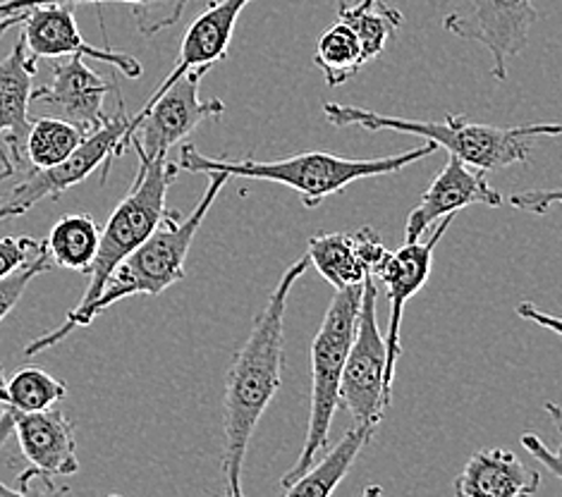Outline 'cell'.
Masks as SVG:
<instances>
[{
  "instance_id": "1",
  "label": "cell",
  "mask_w": 562,
  "mask_h": 497,
  "mask_svg": "<svg viewBox=\"0 0 562 497\" xmlns=\"http://www.w3.org/2000/svg\"><path fill=\"white\" fill-rule=\"evenodd\" d=\"M310 257L294 261L278 280L269 302L254 318L249 338L237 349L225 375L223 395V497H245L243 472L249 442L283 385L285 364V312L290 292L306 271Z\"/></svg>"
},
{
  "instance_id": "2",
  "label": "cell",
  "mask_w": 562,
  "mask_h": 497,
  "mask_svg": "<svg viewBox=\"0 0 562 497\" xmlns=\"http://www.w3.org/2000/svg\"><path fill=\"white\" fill-rule=\"evenodd\" d=\"M227 180H231V174L211 172L206 192L199 199V204L190 216L182 218L180 213L168 211L166 218L156 227V233L146 241H142V245L115 268L99 297L87 308H82V312H70L65 316L63 326L53 328L50 332L26 344L24 354L34 357L38 352H46L50 347H56L58 342L68 338L75 328L91 326L93 318L109 312V308L115 306L120 300L137 297V294L156 297V294L182 282L187 253H190L199 227H202L211 206L216 204V199Z\"/></svg>"
},
{
  "instance_id": "3",
  "label": "cell",
  "mask_w": 562,
  "mask_h": 497,
  "mask_svg": "<svg viewBox=\"0 0 562 497\" xmlns=\"http://www.w3.org/2000/svg\"><path fill=\"white\" fill-rule=\"evenodd\" d=\"M326 123L333 127H361L369 132H403L422 137L446 149L450 156L476 170H503L515 163H527L533 142L543 137H562L558 123H531L515 127H495L472 123L464 115L450 113L446 120H407L397 115H383L359 105L324 103Z\"/></svg>"
},
{
  "instance_id": "4",
  "label": "cell",
  "mask_w": 562,
  "mask_h": 497,
  "mask_svg": "<svg viewBox=\"0 0 562 497\" xmlns=\"http://www.w3.org/2000/svg\"><path fill=\"white\" fill-rule=\"evenodd\" d=\"M436 149V144L426 142L424 146H417V149L407 154L383 158H342L330 151H304L280 160H218L199 154L194 144H182L178 168L187 172H225L231 178L283 184L302 196V204L306 208H318L328 196L342 194L350 184L405 170L407 166L417 163V160L431 156Z\"/></svg>"
},
{
  "instance_id": "5",
  "label": "cell",
  "mask_w": 562,
  "mask_h": 497,
  "mask_svg": "<svg viewBox=\"0 0 562 497\" xmlns=\"http://www.w3.org/2000/svg\"><path fill=\"white\" fill-rule=\"evenodd\" d=\"M364 294V282L336 290V297L328 304L326 316L321 320L316 338L312 342V411L310 426H306L304 448L297 462L283 476V486L288 488L310 468L318 452L328 448L333 416L340 407V383L347 364V354L357 332V318Z\"/></svg>"
},
{
  "instance_id": "6",
  "label": "cell",
  "mask_w": 562,
  "mask_h": 497,
  "mask_svg": "<svg viewBox=\"0 0 562 497\" xmlns=\"http://www.w3.org/2000/svg\"><path fill=\"white\" fill-rule=\"evenodd\" d=\"M178 163H172L170 158H146L139 154L135 184L111 213L109 223L101 227L99 251L89 271V287L72 312H82L97 300L115 268L156 233V227L168 213L166 196L170 184L178 180Z\"/></svg>"
},
{
  "instance_id": "7",
  "label": "cell",
  "mask_w": 562,
  "mask_h": 497,
  "mask_svg": "<svg viewBox=\"0 0 562 497\" xmlns=\"http://www.w3.org/2000/svg\"><path fill=\"white\" fill-rule=\"evenodd\" d=\"M206 70H192L172 82L164 93L144 103V109L132 115L130 129L113 151V160L127 149H135L146 158H168L172 146L206 123L218 120L225 113L221 99L202 101L199 99V84Z\"/></svg>"
},
{
  "instance_id": "8",
  "label": "cell",
  "mask_w": 562,
  "mask_h": 497,
  "mask_svg": "<svg viewBox=\"0 0 562 497\" xmlns=\"http://www.w3.org/2000/svg\"><path fill=\"white\" fill-rule=\"evenodd\" d=\"M376 297V278L369 275L364 280L357 332L340 383V407L350 411L355 426L364 428H379L393 399V387L385 383L387 349L379 326Z\"/></svg>"
},
{
  "instance_id": "9",
  "label": "cell",
  "mask_w": 562,
  "mask_h": 497,
  "mask_svg": "<svg viewBox=\"0 0 562 497\" xmlns=\"http://www.w3.org/2000/svg\"><path fill=\"white\" fill-rule=\"evenodd\" d=\"M130 123L132 115H127L125 103L120 99L117 113L109 117V123L101 129L89 134L82 146H79L65 163L56 168H34L15 190H12L8 199L0 201V223L24 216L26 211L42 204L46 199H58L63 192L82 184L89 174L97 172L99 166H103V180L109 178V170L113 166V151L120 139L127 134Z\"/></svg>"
},
{
  "instance_id": "10",
  "label": "cell",
  "mask_w": 562,
  "mask_h": 497,
  "mask_svg": "<svg viewBox=\"0 0 562 497\" xmlns=\"http://www.w3.org/2000/svg\"><path fill=\"white\" fill-rule=\"evenodd\" d=\"M539 20L531 0H460L446 15L443 30L462 42L484 46L491 53V75L503 82L507 65L527 48Z\"/></svg>"
},
{
  "instance_id": "11",
  "label": "cell",
  "mask_w": 562,
  "mask_h": 497,
  "mask_svg": "<svg viewBox=\"0 0 562 497\" xmlns=\"http://www.w3.org/2000/svg\"><path fill=\"white\" fill-rule=\"evenodd\" d=\"M452 225V218L438 221L431 237L426 241H405L403 247L395 251H387L385 261L373 278H376L385 294L387 302H391V324H387V338H385V349H387V371H385V383L387 387H393L395 379V366L397 359L403 354V344H400V328H403V314H405V304L414 297V294L422 292L424 285L431 278V266H434V253L438 241L443 239L448 233V227Z\"/></svg>"
},
{
  "instance_id": "12",
  "label": "cell",
  "mask_w": 562,
  "mask_h": 497,
  "mask_svg": "<svg viewBox=\"0 0 562 497\" xmlns=\"http://www.w3.org/2000/svg\"><path fill=\"white\" fill-rule=\"evenodd\" d=\"M22 42L34 58H63L82 56L113 65L117 72L127 79L142 77V63L130 53L113 50L111 46H91L82 32L77 30L75 5H36L24 10L22 20Z\"/></svg>"
},
{
  "instance_id": "13",
  "label": "cell",
  "mask_w": 562,
  "mask_h": 497,
  "mask_svg": "<svg viewBox=\"0 0 562 497\" xmlns=\"http://www.w3.org/2000/svg\"><path fill=\"white\" fill-rule=\"evenodd\" d=\"M115 87L103 75L89 70L82 56H70L68 63L53 65V82L34 89L32 105H42L50 117L65 120L89 137L109 123L103 101Z\"/></svg>"
},
{
  "instance_id": "14",
  "label": "cell",
  "mask_w": 562,
  "mask_h": 497,
  "mask_svg": "<svg viewBox=\"0 0 562 497\" xmlns=\"http://www.w3.org/2000/svg\"><path fill=\"white\" fill-rule=\"evenodd\" d=\"M484 204L501 208L505 204L503 194L486 180L484 170L462 163L460 158L450 156L446 168L428 184L419 204L412 208L405 223V241H419L431 225L443 218H454L467 206Z\"/></svg>"
},
{
  "instance_id": "15",
  "label": "cell",
  "mask_w": 562,
  "mask_h": 497,
  "mask_svg": "<svg viewBox=\"0 0 562 497\" xmlns=\"http://www.w3.org/2000/svg\"><path fill=\"white\" fill-rule=\"evenodd\" d=\"M249 3L251 0H213V3H209L202 15H196V20L187 26L176 67L160 82V87L151 91L149 99H156L158 93H164L182 75L192 70L209 72L213 65L225 60L227 50H231L237 20Z\"/></svg>"
},
{
  "instance_id": "16",
  "label": "cell",
  "mask_w": 562,
  "mask_h": 497,
  "mask_svg": "<svg viewBox=\"0 0 562 497\" xmlns=\"http://www.w3.org/2000/svg\"><path fill=\"white\" fill-rule=\"evenodd\" d=\"M12 409V407H10ZM12 431L18 436L24 460L36 472L53 478L75 476L79 472L75 426L60 409L15 411Z\"/></svg>"
},
{
  "instance_id": "17",
  "label": "cell",
  "mask_w": 562,
  "mask_h": 497,
  "mask_svg": "<svg viewBox=\"0 0 562 497\" xmlns=\"http://www.w3.org/2000/svg\"><path fill=\"white\" fill-rule=\"evenodd\" d=\"M539 488L541 474L501 448L472 454L454 478L458 497H533Z\"/></svg>"
},
{
  "instance_id": "18",
  "label": "cell",
  "mask_w": 562,
  "mask_h": 497,
  "mask_svg": "<svg viewBox=\"0 0 562 497\" xmlns=\"http://www.w3.org/2000/svg\"><path fill=\"white\" fill-rule=\"evenodd\" d=\"M34 75L36 58L30 56L20 36V42H15L8 56L0 60V137L8 134L10 154H15L18 160L24 151L26 134L32 129L30 105Z\"/></svg>"
},
{
  "instance_id": "19",
  "label": "cell",
  "mask_w": 562,
  "mask_h": 497,
  "mask_svg": "<svg viewBox=\"0 0 562 497\" xmlns=\"http://www.w3.org/2000/svg\"><path fill=\"white\" fill-rule=\"evenodd\" d=\"M376 433V428L352 426L321 462H314L306 472L285 488V497H330L342 478L350 474L359 452Z\"/></svg>"
},
{
  "instance_id": "20",
  "label": "cell",
  "mask_w": 562,
  "mask_h": 497,
  "mask_svg": "<svg viewBox=\"0 0 562 497\" xmlns=\"http://www.w3.org/2000/svg\"><path fill=\"white\" fill-rule=\"evenodd\" d=\"M306 257L330 287L342 290L347 285H359L369 278V271L359 259L355 233H326L310 239Z\"/></svg>"
},
{
  "instance_id": "21",
  "label": "cell",
  "mask_w": 562,
  "mask_h": 497,
  "mask_svg": "<svg viewBox=\"0 0 562 497\" xmlns=\"http://www.w3.org/2000/svg\"><path fill=\"white\" fill-rule=\"evenodd\" d=\"M99 239L101 227L93 223V218L87 213H72V216H65L53 225L46 247L53 263L89 275L99 251Z\"/></svg>"
},
{
  "instance_id": "22",
  "label": "cell",
  "mask_w": 562,
  "mask_h": 497,
  "mask_svg": "<svg viewBox=\"0 0 562 497\" xmlns=\"http://www.w3.org/2000/svg\"><path fill=\"white\" fill-rule=\"evenodd\" d=\"M89 5V3H125L135 8V18L139 32L151 36L164 30V26L176 24L187 8V0H0V20L8 15H20V12L36 5Z\"/></svg>"
},
{
  "instance_id": "23",
  "label": "cell",
  "mask_w": 562,
  "mask_h": 497,
  "mask_svg": "<svg viewBox=\"0 0 562 497\" xmlns=\"http://www.w3.org/2000/svg\"><path fill=\"white\" fill-rule=\"evenodd\" d=\"M314 63L324 72L328 87H340L347 79L355 77L367 63L364 56H361L359 36L352 26L338 22L321 34Z\"/></svg>"
},
{
  "instance_id": "24",
  "label": "cell",
  "mask_w": 562,
  "mask_h": 497,
  "mask_svg": "<svg viewBox=\"0 0 562 497\" xmlns=\"http://www.w3.org/2000/svg\"><path fill=\"white\" fill-rule=\"evenodd\" d=\"M87 137L60 117H42L32 123L24 142V156L34 168H56L65 163Z\"/></svg>"
},
{
  "instance_id": "25",
  "label": "cell",
  "mask_w": 562,
  "mask_h": 497,
  "mask_svg": "<svg viewBox=\"0 0 562 497\" xmlns=\"http://www.w3.org/2000/svg\"><path fill=\"white\" fill-rule=\"evenodd\" d=\"M338 22L352 26L355 34L359 36L364 63H371L385 50L387 38L403 26V12L395 8H387L385 3H381V0L376 5L364 8V10L355 8L352 3H340Z\"/></svg>"
},
{
  "instance_id": "26",
  "label": "cell",
  "mask_w": 562,
  "mask_h": 497,
  "mask_svg": "<svg viewBox=\"0 0 562 497\" xmlns=\"http://www.w3.org/2000/svg\"><path fill=\"white\" fill-rule=\"evenodd\" d=\"M5 407L15 411H44L68 397V385L42 369H22L5 383Z\"/></svg>"
},
{
  "instance_id": "27",
  "label": "cell",
  "mask_w": 562,
  "mask_h": 497,
  "mask_svg": "<svg viewBox=\"0 0 562 497\" xmlns=\"http://www.w3.org/2000/svg\"><path fill=\"white\" fill-rule=\"evenodd\" d=\"M50 266H53V261H50V253H48V247L44 241L42 249L34 253L30 263H24L20 271L0 280V324H3L5 316L20 304L22 294L26 292V287H30V282L38 275L48 273Z\"/></svg>"
},
{
  "instance_id": "28",
  "label": "cell",
  "mask_w": 562,
  "mask_h": 497,
  "mask_svg": "<svg viewBox=\"0 0 562 497\" xmlns=\"http://www.w3.org/2000/svg\"><path fill=\"white\" fill-rule=\"evenodd\" d=\"M44 241L34 237H0V280L12 275L24 263H30Z\"/></svg>"
},
{
  "instance_id": "29",
  "label": "cell",
  "mask_w": 562,
  "mask_h": 497,
  "mask_svg": "<svg viewBox=\"0 0 562 497\" xmlns=\"http://www.w3.org/2000/svg\"><path fill=\"white\" fill-rule=\"evenodd\" d=\"M68 493V488H58L53 483V476L36 472L34 466L20 474V488H10L0 481V497H60Z\"/></svg>"
},
{
  "instance_id": "30",
  "label": "cell",
  "mask_w": 562,
  "mask_h": 497,
  "mask_svg": "<svg viewBox=\"0 0 562 497\" xmlns=\"http://www.w3.org/2000/svg\"><path fill=\"white\" fill-rule=\"evenodd\" d=\"M507 204L517 211H527V213H543L553 211L555 206H562V190H527V192H517Z\"/></svg>"
},
{
  "instance_id": "31",
  "label": "cell",
  "mask_w": 562,
  "mask_h": 497,
  "mask_svg": "<svg viewBox=\"0 0 562 497\" xmlns=\"http://www.w3.org/2000/svg\"><path fill=\"white\" fill-rule=\"evenodd\" d=\"M355 239H357L361 263H364L369 275H373L387 257V249L383 245V239L379 237L376 230H373V227H359V230L355 233Z\"/></svg>"
},
{
  "instance_id": "32",
  "label": "cell",
  "mask_w": 562,
  "mask_h": 497,
  "mask_svg": "<svg viewBox=\"0 0 562 497\" xmlns=\"http://www.w3.org/2000/svg\"><path fill=\"white\" fill-rule=\"evenodd\" d=\"M521 445L527 448V452L533 456V460H539L548 472L562 481V445L558 450H551L537 433L521 436Z\"/></svg>"
},
{
  "instance_id": "33",
  "label": "cell",
  "mask_w": 562,
  "mask_h": 497,
  "mask_svg": "<svg viewBox=\"0 0 562 497\" xmlns=\"http://www.w3.org/2000/svg\"><path fill=\"white\" fill-rule=\"evenodd\" d=\"M517 316L525 318V320H531V324L541 326L543 330H551V332H555V335H560V338H562V318H560V316H553V314L541 312V308H539L537 304L519 302V304H517Z\"/></svg>"
},
{
  "instance_id": "34",
  "label": "cell",
  "mask_w": 562,
  "mask_h": 497,
  "mask_svg": "<svg viewBox=\"0 0 562 497\" xmlns=\"http://www.w3.org/2000/svg\"><path fill=\"white\" fill-rule=\"evenodd\" d=\"M546 414L551 416V421H553V426L558 428V433H560V438H562V407L560 405H555V402H546ZM562 445V442H560Z\"/></svg>"
},
{
  "instance_id": "35",
  "label": "cell",
  "mask_w": 562,
  "mask_h": 497,
  "mask_svg": "<svg viewBox=\"0 0 562 497\" xmlns=\"http://www.w3.org/2000/svg\"><path fill=\"white\" fill-rule=\"evenodd\" d=\"M22 20H24V12H20V15H8V18L0 20V38H3L10 32L12 26L22 24Z\"/></svg>"
},
{
  "instance_id": "36",
  "label": "cell",
  "mask_w": 562,
  "mask_h": 497,
  "mask_svg": "<svg viewBox=\"0 0 562 497\" xmlns=\"http://www.w3.org/2000/svg\"><path fill=\"white\" fill-rule=\"evenodd\" d=\"M12 172H15V166H12L10 158L3 154L0 156V180H8Z\"/></svg>"
},
{
  "instance_id": "37",
  "label": "cell",
  "mask_w": 562,
  "mask_h": 497,
  "mask_svg": "<svg viewBox=\"0 0 562 497\" xmlns=\"http://www.w3.org/2000/svg\"><path fill=\"white\" fill-rule=\"evenodd\" d=\"M12 433V419L10 416L3 414V419H0V445H3L5 438Z\"/></svg>"
},
{
  "instance_id": "38",
  "label": "cell",
  "mask_w": 562,
  "mask_h": 497,
  "mask_svg": "<svg viewBox=\"0 0 562 497\" xmlns=\"http://www.w3.org/2000/svg\"><path fill=\"white\" fill-rule=\"evenodd\" d=\"M361 497H383V488L381 486H367Z\"/></svg>"
},
{
  "instance_id": "39",
  "label": "cell",
  "mask_w": 562,
  "mask_h": 497,
  "mask_svg": "<svg viewBox=\"0 0 562 497\" xmlns=\"http://www.w3.org/2000/svg\"><path fill=\"white\" fill-rule=\"evenodd\" d=\"M379 0H355V8H359V10H364V8H371V5H376Z\"/></svg>"
},
{
  "instance_id": "40",
  "label": "cell",
  "mask_w": 562,
  "mask_h": 497,
  "mask_svg": "<svg viewBox=\"0 0 562 497\" xmlns=\"http://www.w3.org/2000/svg\"><path fill=\"white\" fill-rule=\"evenodd\" d=\"M8 402V393H5V387H0V405H5Z\"/></svg>"
},
{
  "instance_id": "41",
  "label": "cell",
  "mask_w": 562,
  "mask_h": 497,
  "mask_svg": "<svg viewBox=\"0 0 562 497\" xmlns=\"http://www.w3.org/2000/svg\"><path fill=\"white\" fill-rule=\"evenodd\" d=\"M109 497H123V495H109Z\"/></svg>"
}]
</instances>
